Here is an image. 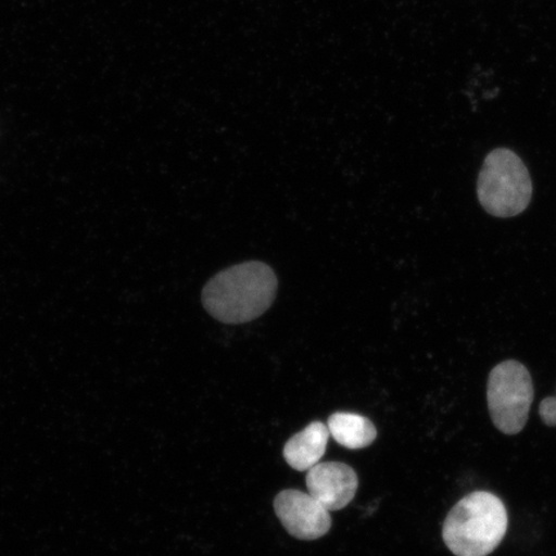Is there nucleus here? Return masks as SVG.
I'll return each instance as SVG.
<instances>
[{"label": "nucleus", "instance_id": "7ed1b4c3", "mask_svg": "<svg viewBox=\"0 0 556 556\" xmlns=\"http://www.w3.org/2000/svg\"><path fill=\"white\" fill-rule=\"evenodd\" d=\"M477 191L486 213L510 218L530 205L533 186L530 172L516 152L497 149L484 160Z\"/></svg>", "mask_w": 556, "mask_h": 556}, {"label": "nucleus", "instance_id": "20e7f679", "mask_svg": "<svg viewBox=\"0 0 556 556\" xmlns=\"http://www.w3.org/2000/svg\"><path fill=\"white\" fill-rule=\"evenodd\" d=\"M534 399L530 371L518 361H505L490 374L486 401L493 426L514 435L525 429Z\"/></svg>", "mask_w": 556, "mask_h": 556}, {"label": "nucleus", "instance_id": "f03ea898", "mask_svg": "<svg viewBox=\"0 0 556 556\" xmlns=\"http://www.w3.org/2000/svg\"><path fill=\"white\" fill-rule=\"evenodd\" d=\"M506 531L507 511L502 498L477 491L452 507L442 536L456 556H486L502 544Z\"/></svg>", "mask_w": 556, "mask_h": 556}, {"label": "nucleus", "instance_id": "0eeeda50", "mask_svg": "<svg viewBox=\"0 0 556 556\" xmlns=\"http://www.w3.org/2000/svg\"><path fill=\"white\" fill-rule=\"evenodd\" d=\"M330 432L324 422L315 421L295 434L283 448L285 460L298 471H308L321 460Z\"/></svg>", "mask_w": 556, "mask_h": 556}, {"label": "nucleus", "instance_id": "423d86ee", "mask_svg": "<svg viewBox=\"0 0 556 556\" xmlns=\"http://www.w3.org/2000/svg\"><path fill=\"white\" fill-rule=\"evenodd\" d=\"M307 489L329 511L344 509L358 489L356 471L343 463H318L308 470Z\"/></svg>", "mask_w": 556, "mask_h": 556}, {"label": "nucleus", "instance_id": "39448f33", "mask_svg": "<svg viewBox=\"0 0 556 556\" xmlns=\"http://www.w3.org/2000/svg\"><path fill=\"white\" fill-rule=\"evenodd\" d=\"M275 511L291 536L299 540H317L331 528L330 511L309 493L295 490L278 493Z\"/></svg>", "mask_w": 556, "mask_h": 556}, {"label": "nucleus", "instance_id": "1a4fd4ad", "mask_svg": "<svg viewBox=\"0 0 556 556\" xmlns=\"http://www.w3.org/2000/svg\"><path fill=\"white\" fill-rule=\"evenodd\" d=\"M539 412L547 427H556V395L542 401Z\"/></svg>", "mask_w": 556, "mask_h": 556}, {"label": "nucleus", "instance_id": "6e6552de", "mask_svg": "<svg viewBox=\"0 0 556 556\" xmlns=\"http://www.w3.org/2000/svg\"><path fill=\"white\" fill-rule=\"evenodd\" d=\"M328 428L333 440L350 450L368 447L378 437L374 424L357 414H333L330 416Z\"/></svg>", "mask_w": 556, "mask_h": 556}, {"label": "nucleus", "instance_id": "f257e3e1", "mask_svg": "<svg viewBox=\"0 0 556 556\" xmlns=\"http://www.w3.org/2000/svg\"><path fill=\"white\" fill-rule=\"evenodd\" d=\"M277 285V277L267 264L242 263L222 270L206 283L203 304L208 315L220 323H250L273 305Z\"/></svg>", "mask_w": 556, "mask_h": 556}]
</instances>
